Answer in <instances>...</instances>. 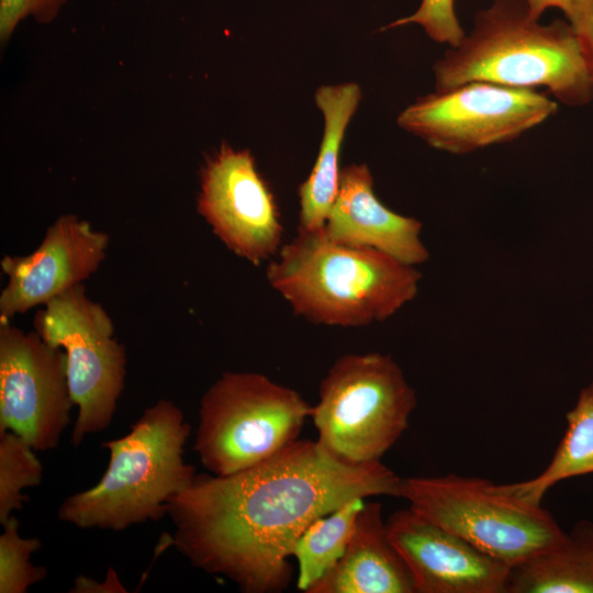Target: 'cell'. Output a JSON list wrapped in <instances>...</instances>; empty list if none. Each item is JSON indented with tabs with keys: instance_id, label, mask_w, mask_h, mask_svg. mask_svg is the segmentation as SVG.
<instances>
[{
	"instance_id": "cell-3",
	"label": "cell",
	"mask_w": 593,
	"mask_h": 593,
	"mask_svg": "<svg viewBox=\"0 0 593 593\" xmlns=\"http://www.w3.org/2000/svg\"><path fill=\"white\" fill-rule=\"evenodd\" d=\"M434 71L436 89L485 81L545 87L571 107L593 99V82L570 23L540 24L529 15L525 0H493L477 14L472 32L445 53Z\"/></svg>"
},
{
	"instance_id": "cell-9",
	"label": "cell",
	"mask_w": 593,
	"mask_h": 593,
	"mask_svg": "<svg viewBox=\"0 0 593 593\" xmlns=\"http://www.w3.org/2000/svg\"><path fill=\"white\" fill-rule=\"evenodd\" d=\"M557 110L534 89L470 81L418 98L398 124L436 149L461 155L516 139Z\"/></svg>"
},
{
	"instance_id": "cell-5",
	"label": "cell",
	"mask_w": 593,
	"mask_h": 593,
	"mask_svg": "<svg viewBox=\"0 0 593 593\" xmlns=\"http://www.w3.org/2000/svg\"><path fill=\"white\" fill-rule=\"evenodd\" d=\"M415 407V391L390 355L346 354L322 379L310 418L316 441L331 456L366 465L381 461Z\"/></svg>"
},
{
	"instance_id": "cell-4",
	"label": "cell",
	"mask_w": 593,
	"mask_h": 593,
	"mask_svg": "<svg viewBox=\"0 0 593 593\" xmlns=\"http://www.w3.org/2000/svg\"><path fill=\"white\" fill-rule=\"evenodd\" d=\"M191 433L171 400L147 407L119 438L102 443L110 459L91 488L67 496L58 518L81 529L121 532L167 515L168 503L193 481L195 468L183 459Z\"/></svg>"
},
{
	"instance_id": "cell-14",
	"label": "cell",
	"mask_w": 593,
	"mask_h": 593,
	"mask_svg": "<svg viewBox=\"0 0 593 593\" xmlns=\"http://www.w3.org/2000/svg\"><path fill=\"white\" fill-rule=\"evenodd\" d=\"M422 228L415 217L393 212L381 203L366 164L342 168L338 192L323 228L331 240L379 250L418 266L429 258L421 237Z\"/></svg>"
},
{
	"instance_id": "cell-1",
	"label": "cell",
	"mask_w": 593,
	"mask_h": 593,
	"mask_svg": "<svg viewBox=\"0 0 593 593\" xmlns=\"http://www.w3.org/2000/svg\"><path fill=\"white\" fill-rule=\"evenodd\" d=\"M402 481L382 461L347 463L316 440L298 439L238 472L197 474L168 503L171 544L192 566L243 593H280L312 522L354 499L401 497Z\"/></svg>"
},
{
	"instance_id": "cell-20",
	"label": "cell",
	"mask_w": 593,
	"mask_h": 593,
	"mask_svg": "<svg viewBox=\"0 0 593 593\" xmlns=\"http://www.w3.org/2000/svg\"><path fill=\"white\" fill-rule=\"evenodd\" d=\"M43 471L29 443L10 430L0 434V524L23 508L29 501L23 490L40 485Z\"/></svg>"
},
{
	"instance_id": "cell-25",
	"label": "cell",
	"mask_w": 593,
	"mask_h": 593,
	"mask_svg": "<svg viewBox=\"0 0 593 593\" xmlns=\"http://www.w3.org/2000/svg\"><path fill=\"white\" fill-rule=\"evenodd\" d=\"M70 592L75 593H126L127 590L120 582L116 572L109 569L103 582L83 575L77 577Z\"/></svg>"
},
{
	"instance_id": "cell-8",
	"label": "cell",
	"mask_w": 593,
	"mask_h": 593,
	"mask_svg": "<svg viewBox=\"0 0 593 593\" xmlns=\"http://www.w3.org/2000/svg\"><path fill=\"white\" fill-rule=\"evenodd\" d=\"M33 324L46 344L65 353L69 389L78 407L70 437L77 447L112 422L126 376L125 348L114 337L107 311L86 294L82 284L47 302Z\"/></svg>"
},
{
	"instance_id": "cell-7",
	"label": "cell",
	"mask_w": 593,
	"mask_h": 593,
	"mask_svg": "<svg viewBox=\"0 0 593 593\" xmlns=\"http://www.w3.org/2000/svg\"><path fill=\"white\" fill-rule=\"evenodd\" d=\"M401 497L423 517L511 568L566 536L541 504L478 477L403 478Z\"/></svg>"
},
{
	"instance_id": "cell-21",
	"label": "cell",
	"mask_w": 593,
	"mask_h": 593,
	"mask_svg": "<svg viewBox=\"0 0 593 593\" xmlns=\"http://www.w3.org/2000/svg\"><path fill=\"white\" fill-rule=\"evenodd\" d=\"M1 525L0 593H26L30 586L47 575L45 567L31 562V556L41 548L42 542L35 537L20 536L19 521L13 515Z\"/></svg>"
},
{
	"instance_id": "cell-17",
	"label": "cell",
	"mask_w": 593,
	"mask_h": 593,
	"mask_svg": "<svg viewBox=\"0 0 593 593\" xmlns=\"http://www.w3.org/2000/svg\"><path fill=\"white\" fill-rule=\"evenodd\" d=\"M505 593H593V523L578 522L558 544L512 567Z\"/></svg>"
},
{
	"instance_id": "cell-2",
	"label": "cell",
	"mask_w": 593,
	"mask_h": 593,
	"mask_svg": "<svg viewBox=\"0 0 593 593\" xmlns=\"http://www.w3.org/2000/svg\"><path fill=\"white\" fill-rule=\"evenodd\" d=\"M266 277L295 315L337 327L390 318L415 298L422 279L416 266L335 243L324 230H298L270 260Z\"/></svg>"
},
{
	"instance_id": "cell-18",
	"label": "cell",
	"mask_w": 593,
	"mask_h": 593,
	"mask_svg": "<svg viewBox=\"0 0 593 593\" xmlns=\"http://www.w3.org/2000/svg\"><path fill=\"white\" fill-rule=\"evenodd\" d=\"M567 430L546 469L529 480L502 484L515 496L541 504L547 491L569 478L593 473V380L567 413Z\"/></svg>"
},
{
	"instance_id": "cell-10",
	"label": "cell",
	"mask_w": 593,
	"mask_h": 593,
	"mask_svg": "<svg viewBox=\"0 0 593 593\" xmlns=\"http://www.w3.org/2000/svg\"><path fill=\"white\" fill-rule=\"evenodd\" d=\"M74 406L65 353L0 321V434L10 430L35 451L54 449Z\"/></svg>"
},
{
	"instance_id": "cell-16",
	"label": "cell",
	"mask_w": 593,
	"mask_h": 593,
	"mask_svg": "<svg viewBox=\"0 0 593 593\" xmlns=\"http://www.w3.org/2000/svg\"><path fill=\"white\" fill-rule=\"evenodd\" d=\"M314 98L324 116V133L314 166L299 187L301 231H321L325 226L338 192L342 144L361 90L355 82L322 86Z\"/></svg>"
},
{
	"instance_id": "cell-13",
	"label": "cell",
	"mask_w": 593,
	"mask_h": 593,
	"mask_svg": "<svg viewBox=\"0 0 593 593\" xmlns=\"http://www.w3.org/2000/svg\"><path fill=\"white\" fill-rule=\"evenodd\" d=\"M387 527L415 593H505L510 566L412 508L391 514Z\"/></svg>"
},
{
	"instance_id": "cell-15",
	"label": "cell",
	"mask_w": 593,
	"mask_h": 593,
	"mask_svg": "<svg viewBox=\"0 0 593 593\" xmlns=\"http://www.w3.org/2000/svg\"><path fill=\"white\" fill-rule=\"evenodd\" d=\"M306 593H415L379 502H365L345 552Z\"/></svg>"
},
{
	"instance_id": "cell-6",
	"label": "cell",
	"mask_w": 593,
	"mask_h": 593,
	"mask_svg": "<svg viewBox=\"0 0 593 593\" xmlns=\"http://www.w3.org/2000/svg\"><path fill=\"white\" fill-rule=\"evenodd\" d=\"M312 405L259 372L226 371L203 394L194 451L211 473L260 463L299 439Z\"/></svg>"
},
{
	"instance_id": "cell-26",
	"label": "cell",
	"mask_w": 593,
	"mask_h": 593,
	"mask_svg": "<svg viewBox=\"0 0 593 593\" xmlns=\"http://www.w3.org/2000/svg\"><path fill=\"white\" fill-rule=\"evenodd\" d=\"M529 15L538 20L548 8H559L567 15L574 0H525Z\"/></svg>"
},
{
	"instance_id": "cell-12",
	"label": "cell",
	"mask_w": 593,
	"mask_h": 593,
	"mask_svg": "<svg viewBox=\"0 0 593 593\" xmlns=\"http://www.w3.org/2000/svg\"><path fill=\"white\" fill-rule=\"evenodd\" d=\"M109 236L72 214L59 216L40 246L26 256H4L8 283L0 293V321L45 305L81 284L105 258Z\"/></svg>"
},
{
	"instance_id": "cell-23",
	"label": "cell",
	"mask_w": 593,
	"mask_h": 593,
	"mask_svg": "<svg viewBox=\"0 0 593 593\" xmlns=\"http://www.w3.org/2000/svg\"><path fill=\"white\" fill-rule=\"evenodd\" d=\"M67 0H0V41L5 44L18 24L33 16L38 23H49Z\"/></svg>"
},
{
	"instance_id": "cell-24",
	"label": "cell",
	"mask_w": 593,
	"mask_h": 593,
	"mask_svg": "<svg viewBox=\"0 0 593 593\" xmlns=\"http://www.w3.org/2000/svg\"><path fill=\"white\" fill-rule=\"evenodd\" d=\"M566 16L577 35L593 82V0H574Z\"/></svg>"
},
{
	"instance_id": "cell-11",
	"label": "cell",
	"mask_w": 593,
	"mask_h": 593,
	"mask_svg": "<svg viewBox=\"0 0 593 593\" xmlns=\"http://www.w3.org/2000/svg\"><path fill=\"white\" fill-rule=\"evenodd\" d=\"M197 211L233 254L254 266L271 260L283 245L276 197L248 149L223 143L205 159Z\"/></svg>"
},
{
	"instance_id": "cell-19",
	"label": "cell",
	"mask_w": 593,
	"mask_h": 593,
	"mask_svg": "<svg viewBox=\"0 0 593 593\" xmlns=\"http://www.w3.org/2000/svg\"><path fill=\"white\" fill-rule=\"evenodd\" d=\"M363 500L354 499L344 503L312 522L303 532L293 551L298 562V590L306 593L343 556Z\"/></svg>"
},
{
	"instance_id": "cell-22",
	"label": "cell",
	"mask_w": 593,
	"mask_h": 593,
	"mask_svg": "<svg viewBox=\"0 0 593 593\" xmlns=\"http://www.w3.org/2000/svg\"><path fill=\"white\" fill-rule=\"evenodd\" d=\"M455 0H422L419 8L412 14L396 20L384 29L418 24L435 42L457 47L466 36L454 9Z\"/></svg>"
}]
</instances>
